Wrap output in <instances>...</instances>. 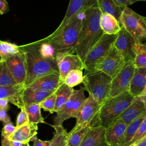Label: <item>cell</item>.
Returning a JSON list of instances; mask_svg holds the SVG:
<instances>
[{
	"label": "cell",
	"mask_w": 146,
	"mask_h": 146,
	"mask_svg": "<svg viewBox=\"0 0 146 146\" xmlns=\"http://www.w3.org/2000/svg\"><path fill=\"white\" fill-rule=\"evenodd\" d=\"M127 125L120 120H116L106 128L105 133L107 146H121L125 139Z\"/></svg>",
	"instance_id": "16"
},
{
	"label": "cell",
	"mask_w": 146,
	"mask_h": 146,
	"mask_svg": "<svg viewBox=\"0 0 146 146\" xmlns=\"http://www.w3.org/2000/svg\"><path fill=\"white\" fill-rule=\"evenodd\" d=\"M21 146H30L29 145V143H23L22 145Z\"/></svg>",
	"instance_id": "49"
},
{
	"label": "cell",
	"mask_w": 146,
	"mask_h": 146,
	"mask_svg": "<svg viewBox=\"0 0 146 146\" xmlns=\"http://www.w3.org/2000/svg\"><path fill=\"white\" fill-rule=\"evenodd\" d=\"M1 144H2V146H11L9 140L3 137H2Z\"/></svg>",
	"instance_id": "45"
},
{
	"label": "cell",
	"mask_w": 146,
	"mask_h": 146,
	"mask_svg": "<svg viewBox=\"0 0 146 146\" xmlns=\"http://www.w3.org/2000/svg\"><path fill=\"white\" fill-rule=\"evenodd\" d=\"M23 108L25 109L27 114L29 123L30 124L38 125V124L39 123H45L44 118L41 114V108L39 104H32L29 106H24Z\"/></svg>",
	"instance_id": "28"
},
{
	"label": "cell",
	"mask_w": 146,
	"mask_h": 146,
	"mask_svg": "<svg viewBox=\"0 0 146 146\" xmlns=\"http://www.w3.org/2000/svg\"><path fill=\"white\" fill-rule=\"evenodd\" d=\"M119 23L120 26L140 42H146V23L143 16L126 6L121 13Z\"/></svg>",
	"instance_id": "6"
},
{
	"label": "cell",
	"mask_w": 146,
	"mask_h": 146,
	"mask_svg": "<svg viewBox=\"0 0 146 146\" xmlns=\"http://www.w3.org/2000/svg\"><path fill=\"white\" fill-rule=\"evenodd\" d=\"M83 17L82 11L56 35L52 36H47L44 38L55 47L58 54L75 52V47L82 26Z\"/></svg>",
	"instance_id": "3"
},
{
	"label": "cell",
	"mask_w": 146,
	"mask_h": 146,
	"mask_svg": "<svg viewBox=\"0 0 146 146\" xmlns=\"http://www.w3.org/2000/svg\"><path fill=\"white\" fill-rule=\"evenodd\" d=\"M146 88V68L135 67L129 92L133 96L142 95Z\"/></svg>",
	"instance_id": "22"
},
{
	"label": "cell",
	"mask_w": 146,
	"mask_h": 146,
	"mask_svg": "<svg viewBox=\"0 0 146 146\" xmlns=\"http://www.w3.org/2000/svg\"><path fill=\"white\" fill-rule=\"evenodd\" d=\"M73 90V88L68 87L64 83H62L59 86L57 90L55 91L56 100L54 112H57L62 107L71 96Z\"/></svg>",
	"instance_id": "27"
},
{
	"label": "cell",
	"mask_w": 146,
	"mask_h": 146,
	"mask_svg": "<svg viewBox=\"0 0 146 146\" xmlns=\"http://www.w3.org/2000/svg\"><path fill=\"white\" fill-rule=\"evenodd\" d=\"M97 6L102 14H109L113 16L119 22L121 13L124 7H122L114 1V0H96Z\"/></svg>",
	"instance_id": "24"
},
{
	"label": "cell",
	"mask_w": 146,
	"mask_h": 146,
	"mask_svg": "<svg viewBox=\"0 0 146 146\" xmlns=\"http://www.w3.org/2000/svg\"><path fill=\"white\" fill-rule=\"evenodd\" d=\"M125 63L123 55L113 46L107 56L95 66L94 71H102L113 79L122 70Z\"/></svg>",
	"instance_id": "11"
},
{
	"label": "cell",
	"mask_w": 146,
	"mask_h": 146,
	"mask_svg": "<svg viewBox=\"0 0 146 146\" xmlns=\"http://www.w3.org/2000/svg\"><path fill=\"white\" fill-rule=\"evenodd\" d=\"M96 0H70L64 17L58 28L48 36L56 35L73 18L80 14L87 7L96 4Z\"/></svg>",
	"instance_id": "15"
},
{
	"label": "cell",
	"mask_w": 146,
	"mask_h": 146,
	"mask_svg": "<svg viewBox=\"0 0 146 146\" xmlns=\"http://www.w3.org/2000/svg\"><path fill=\"white\" fill-rule=\"evenodd\" d=\"M56 62L59 73L60 79L62 83L68 72L72 70H82L84 69L83 61L76 54H58Z\"/></svg>",
	"instance_id": "13"
},
{
	"label": "cell",
	"mask_w": 146,
	"mask_h": 146,
	"mask_svg": "<svg viewBox=\"0 0 146 146\" xmlns=\"http://www.w3.org/2000/svg\"><path fill=\"white\" fill-rule=\"evenodd\" d=\"M54 92L52 91H43L35 90L30 87H25L14 105L21 109L24 106L32 104H39L45 98Z\"/></svg>",
	"instance_id": "18"
},
{
	"label": "cell",
	"mask_w": 146,
	"mask_h": 146,
	"mask_svg": "<svg viewBox=\"0 0 146 146\" xmlns=\"http://www.w3.org/2000/svg\"><path fill=\"white\" fill-rule=\"evenodd\" d=\"M135 146H146V137L135 144Z\"/></svg>",
	"instance_id": "47"
},
{
	"label": "cell",
	"mask_w": 146,
	"mask_h": 146,
	"mask_svg": "<svg viewBox=\"0 0 146 146\" xmlns=\"http://www.w3.org/2000/svg\"><path fill=\"white\" fill-rule=\"evenodd\" d=\"M0 121H2L5 124L11 122L10 117L7 115L6 111L0 110Z\"/></svg>",
	"instance_id": "42"
},
{
	"label": "cell",
	"mask_w": 146,
	"mask_h": 146,
	"mask_svg": "<svg viewBox=\"0 0 146 146\" xmlns=\"http://www.w3.org/2000/svg\"><path fill=\"white\" fill-rule=\"evenodd\" d=\"M141 43L121 26L113 46L124 57L125 62H133L138 47Z\"/></svg>",
	"instance_id": "10"
},
{
	"label": "cell",
	"mask_w": 146,
	"mask_h": 146,
	"mask_svg": "<svg viewBox=\"0 0 146 146\" xmlns=\"http://www.w3.org/2000/svg\"><path fill=\"white\" fill-rule=\"evenodd\" d=\"M83 13L82 26L75 47V52L83 61L88 51L100 40L104 33L99 24L102 13L96 3L85 8Z\"/></svg>",
	"instance_id": "1"
},
{
	"label": "cell",
	"mask_w": 146,
	"mask_h": 146,
	"mask_svg": "<svg viewBox=\"0 0 146 146\" xmlns=\"http://www.w3.org/2000/svg\"><path fill=\"white\" fill-rule=\"evenodd\" d=\"M62 83L59 73L55 72L40 77L27 87L43 91L55 92Z\"/></svg>",
	"instance_id": "20"
},
{
	"label": "cell",
	"mask_w": 146,
	"mask_h": 146,
	"mask_svg": "<svg viewBox=\"0 0 146 146\" xmlns=\"http://www.w3.org/2000/svg\"><path fill=\"white\" fill-rule=\"evenodd\" d=\"M84 75L82 70H72L68 73L63 83L68 87H74L82 83Z\"/></svg>",
	"instance_id": "34"
},
{
	"label": "cell",
	"mask_w": 146,
	"mask_h": 146,
	"mask_svg": "<svg viewBox=\"0 0 146 146\" xmlns=\"http://www.w3.org/2000/svg\"><path fill=\"white\" fill-rule=\"evenodd\" d=\"M145 115L146 114L140 116V117H137L135 120L132 121L130 124L127 125V127L125 130L124 141L121 146H126L127 144L132 140L135 134L136 133L137 129L140 125L141 123L144 119Z\"/></svg>",
	"instance_id": "33"
},
{
	"label": "cell",
	"mask_w": 146,
	"mask_h": 146,
	"mask_svg": "<svg viewBox=\"0 0 146 146\" xmlns=\"http://www.w3.org/2000/svg\"><path fill=\"white\" fill-rule=\"evenodd\" d=\"M38 125H33L29 123L16 127L14 132L8 138L9 140L17 141L22 143L34 141L37 138Z\"/></svg>",
	"instance_id": "21"
},
{
	"label": "cell",
	"mask_w": 146,
	"mask_h": 146,
	"mask_svg": "<svg viewBox=\"0 0 146 146\" xmlns=\"http://www.w3.org/2000/svg\"><path fill=\"white\" fill-rule=\"evenodd\" d=\"M55 132L52 139L50 140V146H66L67 145V135L66 129L63 125L53 126Z\"/></svg>",
	"instance_id": "30"
},
{
	"label": "cell",
	"mask_w": 146,
	"mask_h": 146,
	"mask_svg": "<svg viewBox=\"0 0 146 146\" xmlns=\"http://www.w3.org/2000/svg\"><path fill=\"white\" fill-rule=\"evenodd\" d=\"M20 47L25 55L26 67L25 87H27L42 76L52 73L59 72L56 60L42 58L33 42L21 45Z\"/></svg>",
	"instance_id": "2"
},
{
	"label": "cell",
	"mask_w": 146,
	"mask_h": 146,
	"mask_svg": "<svg viewBox=\"0 0 146 146\" xmlns=\"http://www.w3.org/2000/svg\"><path fill=\"white\" fill-rule=\"evenodd\" d=\"M137 1H145V2H146V0H137Z\"/></svg>",
	"instance_id": "51"
},
{
	"label": "cell",
	"mask_w": 146,
	"mask_h": 146,
	"mask_svg": "<svg viewBox=\"0 0 146 146\" xmlns=\"http://www.w3.org/2000/svg\"><path fill=\"white\" fill-rule=\"evenodd\" d=\"M142 96L143 98V99H144V103H145V108H146V88L145 89V91L143 93V94L142 95Z\"/></svg>",
	"instance_id": "48"
},
{
	"label": "cell",
	"mask_w": 146,
	"mask_h": 146,
	"mask_svg": "<svg viewBox=\"0 0 146 146\" xmlns=\"http://www.w3.org/2000/svg\"><path fill=\"white\" fill-rule=\"evenodd\" d=\"M5 61L16 83L24 86L26 79V67L25 55L21 48L20 52L8 57Z\"/></svg>",
	"instance_id": "14"
},
{
	"label": "cell",
	"mask_w": 146,
	"mask_h": 146,
	"mask_svg": "<svg viewBox=\"0 0 146 146\" xmlns=\"http://www.w3.org/2000/svg\"><path fill=\"white\" fill-rule=\"evenodd\" d=\"M35 45L38 52L40 56L47 60H56L57 51L55 47L47 40L44 38L38 41L33 42Z\"/></svg>",
	"instance_id": "25"
},
{
	"label": "cell",
	"mask_w": 146,
	"mask_h": 146,
	"mask_svg": "<svg viewBox=\"0 0 146 146\" xmlns=\"http://www.w3.org/2000/svg\"><path fill=\"white\" fill-rule=\"evenodd\" d=\"M66 146H68V145H67H67H66Z\"/></svg>",
	"instance_id": "53"
},
{
	"label": "cell",
	"mask_w": 146,
	"mask_h": 146,
	"mask_svg": "<svg viewBox=\"0 0 146 146\" xmlns=\"http://www.w3.org/2000/svg\"><path fill=\"white\" fill-rule=\"evenodd\" d=\"M9 10V5L6 0H0V14H4L7 13Z\"/></svg>",
	"instance_id": "41"
},
{
	"label": "cell",
	"mask_w": 146,
	"mask_h": 146,
	"mask_svg": "<svg viewBox=\"0 0 146 146\" xmlns=\"http://www.w3.org/2000/svg\"><path fill=\"white\" fill-rule=\"evenodd\" d=\"M117 35L103 34L100 40L88 51L83 60L86 72L94 71L95 66L107 56L113 46Z\"/></svg>",
	"instance_id": "7"
},
{
	"label": "cell",
	"mask_w": 146,
	"mask_h": 146,
	"mask_svg": "<svg viewBox=\"0 0 146 146\" xmlns=\"http://www.w3.org/2000/svg\"><path fill=\"white\" fill-rule=\"evenodd\" d=\"M100 107L101 104L91 96L86 98L75 116L76 122L72 131L92 124H99L98 114Z\"/></svg>",
	"instance_id": "9"
},
{
	"label": "cell",
	"mask_w": 146,
	"mask_h": 146,
	"mask_svg": "<svg viewBox=\"0 0 146 146\" xmlns=\"http://www.w3.org/2000/svg\"><path fill=\"white\" fill-rule=\"evenodd\" d=\"M25 87L16 84L10 86H0V99H7L9 102L14 104L20 96Z\"/></svg>",
	"instance_id": "26"
},
{
	"label": "cell",
	"mask_w": 146,
	"mask_h": 146,
	"mask_svg": "<svg viewBox=\"0 0 146 146\" xmlns=\"http://www.w3.org/2000/svg\"><path fill=\"white\" fill-rule=\"evenodd\" d=\"M15 128L16 127L14 126L11 122L5 124L2 130V137L8 139L10 136L14 132Z\"/></svg>",
	"instance_id": "39"
},
{
	"label": "cell",
	"mask_w": 146,
	"mask_h": 146,
	"mask_svg": "<svg viewBox=\"0 0 146 146\" xmlns=\"http://www.w3.org/2000/svg\"><path fill=\"white\" fill-rule=\"evenodd\" d=\"M20 46L0 40V60H6L8 57L20 52Z\"/></svg>",
	"instance_id": "31"
},
{
	"label": "cell",
	"mask_w": 146,
	"mask_h": 146,
	"mask_svg": "<svg viewBox=\"0 0 146 146\" xmlns=\"http://www.w3.org/2000/svg\"><path fill=\"white\" fill-rule=\"evenodd\" d=\"M55 100L56 95L54 92L39 103L40 108L43 109L46 111H48L51 113H53L54 112Z\"/></svg>",
	"instance_id": "37"
},
{
	"label": "cell",
	"mask_w": 146,
	"mask_h": 146,
	"mask_svg": "<svg viewBox=\"0 0 146 146\" xmlns=\"http://www.w3.org/2000/svg\"><path fill=\"white\" fill-rule=\"evenodd\" d=\"M91 125H92L86 126L75 131L71 130L68 133L67 144L68 146H79Z\"/></svg>",
	"instance_id": "29"
},
{
	"label": "cell",
	"mask_w": 146,
	"mask_h": 146,
	"mask_svg": "<svg viewBox=\"0 0 146 146\" xmlns=\"http://www.w3.org/2000/svg\"><path fill=\"white\" fill-rule=\"evenodd\" d=\"M9 100L7 99H0V110L7 111L9 108Z\"/></svg>",
	"instance_id": "44"
},
{
	"label": "cell",
	"mask_w": 146,
	"mask_h": 146,
	"mask_svg": "<svg viewBox=\"0 0 146 146\" xmlns=\"http://www.w3.org/2000/svg\"><path fill=\"white\" fill-rule=\"evenodd\" d=\"M50 140H42L36 138L34 141L33 146H50Z\"/></svg>",
	"instance_id": "43"
},
{
	"label": "cell",
	"mask_w": 146,
	"mask_h": 146,
	"mask_svg": "<svg viewBox=\"0 0 146 146\" xmlns=\"http://www.w3.org/2000/svg\"><path fill=\"white\" fill-rule=\"evenodd\" d=\"M135 68L133 62H126L122 70L112 79L108 98L117 96L129 90Z\"/></svg>",
	"instance_id": "12"
},
{
	"label": "cell",
	"mask_w": 146,
	"mask_h": 146,
	"mask_svg": "<svg viewBox=\"0 0 146 146\" xmlns=\"http://www.w3.org/2000/svg\"><path fill=\"white\" fill-rule=\"evenodd\" d=\"M10 145L11 146H21L22 145V143L17 141H12V140H9Z\"/></svg>",
	"instance_id": "46"
},
{
	"label": "cell",
	"mask_w": 146,
	"mask_h": 146,
	"mask_svg": "<svg viewBox=\"0 0 146 146\" xmlns=\"http://www.w3.org/2000/svg\"><path fill=\"white\" fill-rule=\"evenodd\" d=\"M29 123L27 114L25 110V109L21 108V112L19 113V114L17 116V120H16V127H18L21 125H22L25 124H26Z\"/></svg>",
	"instance_id": "38"
},
{
	"label": "cell",
	"mask_w": 146,
	"mask_h": 146,
	"mask_svg": "<svg viewBox=\"0 0 146 146\" xmlns=\"http://www.w3.org/2000/svg\"><path fill=\"white\" fill-rule=\"evenodd\" d=\"M114 1L116 3L117 5L122 7L128 6L132 5L135 2H137V0H114Z\"/></svg>",
	"instance_id": "40"
},
{
	"label": "cell",
	"mask_w": 146,
	"mask_h": 146,
	"mask_svg": "<svg viewBox=\"0 0 146 146\" xmlns=\"http://www.w3.org/2000/svg\"><path fill=\"white\" fill-rule=\"evenodd\" d=\"M112 79L100 71L86 72L82 83L84 90L101 105L108 98Z\"/></svg>",
	"instance_id": "5"
},
{
	"label": "cell",
	"mask_w": 146,
	"mask_h": 146,
	"mask_svg": "<svg viewBox=\"0 0 146 146\" xmlns=\"http://www.w3.org/2000/svg\"><path fill=\"white\" fill-rule=\"evenodd\" d=\"M18 84L12 77L5 60H0V86H10Z\"/></svg>",
	"instance_id": "32"
},
{
	"label": "cell",
	"mask_w": 146,
	"mask_h": 146,
	"mask_svg": "<svg viewBox=\"0 0 146 146\" xmlns=\"http://www.w3.org/2000/svg\"><path fill=\"white\" fill-rule=\"evenodd\" d=\"M133 63L135 67L146 68V42L139 45Z\"/></svg>",
	"instance_id": "35"
},
{
	"label": "cell",
	"mask_w": 146,
	"mask_h": 146,
	"mask_svg": "<svg viewBox=\"0 0 146 146\" xmlns=\"http://www.w3.org/2000/svg\"><path fill=\"white\" fill-rule=\"evenodd\" d=\"M146 137V115L141 123L140 125L139 126V128L137 129L136 133L135 134L134 136L132 139V140L127 144L126 146H128L130 144H136L142 139Z\"/></svg>",
	"instance_id": "36"
},
{
	"label": "cell",
	"mask_w": 146,
	"mask_h": 146,
	"mask_svg": "<svg viewBox=\"0 0 146 146\" xmlns=\"http://www.w3.org/2000/svg\"><path fill=\"white\" fill-rule=\"evenodd\" d=\"M133 98L128 91L108 98L102 104L98 112L99 124L107 128L115 121L129 106Z\"/></svg>",
	"instance_id": "4"
},
{
	"label": "cell",
	"mask_w": 146,
	"mask_h": 146,
	"mask_svg": "<svg viewBox=\"0 0 146 146\" xmlns=\"http://www.w3.org/2000/svg\"><path fill=\"white\" fill-rule=\"evenodd\" d=\"M99 24L104 34L116 35L121 30L119 21L115 17L109 14L103 13L99 19Z\"/></svg>",
	"instance_id": "23"
},
{
	"label": "cell",
	"mask_w": 146,
	"mask_h": 146,
	"mask_svg": "<svg viewBox=\"0 0 146 146\" xmlns=\"http://www.w3.org/2000/svg\"><path fill=\"white\" fill-rule=\"evenodd\" d=\"M146 114V108L142 95L133 98L129 106L117 120H120L127 125L130 124L140 116Z\"/></svg>",
	"instance_id": "17"
},
{
	"label": "cell",
	"mask_w": 146,
	"mask_h": 146,
	"mask_svg": "<svg viewBox=\"0 0 146 146\" xmlns=\"http://www.w3.org/2000/svg\"><path fill=\"white\" fill-rule=\"evenodd\" d=\"M106 130V128L100 124L91 125L79 146H107Z\"/></svg>",
	"instance_id": "19"
},
{
	"label": "cell",
	"mask_w": 146,
	"mask_h": 146,
	"mask_svg": "<svg viewBox=\"0 0 146 146\" xmlns=\"http://www.w3.org/2000/svg\"><path fill=\"white\" fill-rule=\"evenodd\" d=\"M84 89L81 87L79 90H74L73 92L62 107L57 112L54 120L53 126L62 125L64 121L71 117L75 118V116L86 99L84 94Z\"/></svg>",
	"instance_id": "8"
},
{
	"label": "cell",
	"mask_w": 146,
	"mask_h": 146,
	"mask_svg": "<svg viewBox=\"0 0 146 146\" xmlns=\"http://www.w3.org/2000/svg\"><path fill=\"white\" fill-rule=\"evenodd\" d=\"M128 146H135V144H132L129 145Z\"/></svg>",
	"instance_id": "50"
},
{
	"label": "cell",
	"mask_w": 146,
	"mask_h": 146,
	"mask_svg": "<svg viewBox=\"0 0 146 146\" xmlns=\"http://www.w3.org/2000/svg\"><path fill=\"white\" fill-rule=\"evenodd\" d=\"M144 21H145V22L146 23V17H144Z\"/></svg>",
	"instance_id": "52"
}]
</instances>
